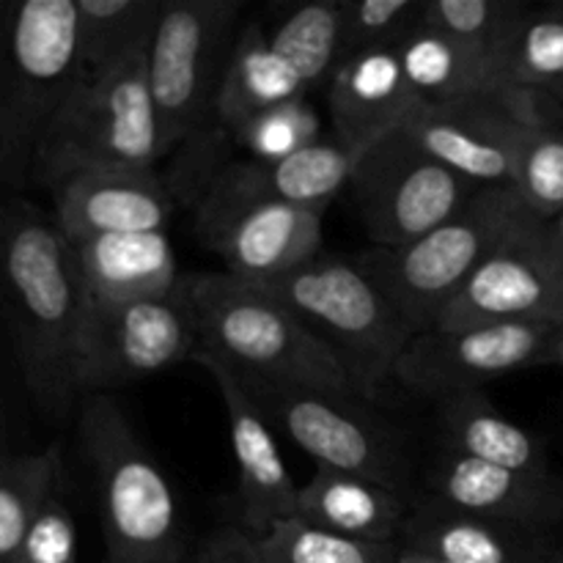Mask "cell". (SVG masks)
I'll list each match as a JSON object with an SVG mask.
<instances>
[{"label":"cell","instance_id":"obj_1","mask_svg":"<svg viewBox=\"0 0 563 563\" xmlns=\"http://www.w3.org/2000/svg\"><path fill=\"white\" fill-rule=\"evenodd\" d=\"M0 319L36 405L64 416L82 394L86 295L69 236L22 198L0 203Z\"/></svg>","mask_w":563,"mask_h":563},{"label":"cell","instance_id":"obj_2","mask_svg":"<svg viewBox=\"0 0 563 563\" xmlns=\"http://www.w3.org/2000/svg\"><path fill=\"white\" fill-rule=\"evenodd\" d=\"M198 333V352L245 379L352 394L333 352L262 286L223 273L179 278Z\"/></svg>","mask_w":563,"mask_h":563},{"label":"cell","instance_id":"obj_3","mask_svg":"<svg viewBox=\"0 0 563 563\" xmlns=\"http://www.w3.org/2000/svg\"><path fill=\"white\" fill-rule=\"evenodd\" d=\"M82 77L75 0H22L0 14V181L33 185L38 148Z\"/></svg>","mask_w":563,"mask_h":563},{"label":"cell","instance_id":"obj_4","mask_svg":"<svg viewBox=\"0 0 563 563\" xmlns=\"http://www.w3.org/2000/svg\"><path fill=\"white\" fill-rule=\"evenodd\" d=\"M80 449L93 473L110 563H179L185 526L174 487L108 394L82 405Z\"/></svg>","mask_w":563,"mask_h":563},{"label":"cell","instance_id":"obj_5","mask_svg":"<svg viewBox=\"0 0 563 563\" xmlns=\"http://www.w3.org/2000/svg\"><path fill=\"white\" fill-rule=\"evenodd\" d=\"M284 302L324 346L350 377L363 401H374L416 330L361 267L357 258L322 256L295 273L262 286Z\"/></svg>","mask_w":563,"mask_h":563},{"label":"cell","instance_id":"obj_6","mask_svg":"<svg viewBox=\"0 0 563 563\" xmlns=\"http://www.w3.org/2000/svg\"><path fill=\"white\" fill-rule=\"evenodd\" d=\"M163 157L146 49L80 77L44 135L33 185L53 190L86 170H154Z\"/></svg>","mask_w":563,"mask_h":563},{"label":"cell","instance_id":"obj_7","mask_svg":"<svg viewBox=\"0 0 563 563\" xmlns=\"http://www.w3.org/2000/svg\"><path fill=\"white\" fill-rule=\"evenodd\" d=\"M533 223L539 220L515 187H482L465 209L412 245L368 247L357 262L421 333L434 328L451 297L498 247Z\"/></svg>","mask_w":563,"mask_h":563},{"label":"cell","instance_id":"obj_8","mask_svg":"<svg viewBox=\"0 0 563 563\" xmlns=\"http://www.w3.org/2000/svg\"><path fill=\"white\" fill-rule=\"evenodd\" d=\"M236 20V0H163L148 47V88L165 154L207 135L240 33Z\"/></svg>","mask_w":563,"mask_h":563},{"label":"cell","instance_id":"obj_9","mask_svg":"<svg viewBox=\"0 0 563 563\" xmlns=\"http://www.w3.org/2000/svg\"><path fill=\"white\" fill-rule=\"evenodd\" d=\"M236 377V374H234ZM240 379L247 399L258 407L269 427L284 432L317 467L374 478L407 495L410 460L396 429L368 410V401L352 394L273 385Z\"/></svg>","mask_w":563,"mask_h":563},{"label":"cell","instance_id":"obj_10","mask_svg":"<svg viewBox=\"0 0 563 563\" xmlns=\"http://www.w3.org/2000/svg\"><path fill=\"white\" fill-rule=\"evenodd\" d=\"M350 190L372 247L396 251L454 218L482 187L445 168L401 130L357 157Z\"/></svg>","mask_w":563,"mask_h":563},{"label":"cell","instance_id":"obj_11","mask_svg":"<svg viewBox=\"0 0 563 563\" xmlns=\"http://www.w3.org/2000/svg\"><path fill=\"white\" fill-rule=\"evenodd\" d=\"M198 333L179 284L170 295L148 300L91 306L82 319V394H104L170 366L192 361Z\"/></svg>","mask_w":563,"mask_h":563},{"label":"cell","instance_id":"obj_12","mask_svg":"<svg viewBox=\"0 0 563 563\" xmlns=\"http://www.w3.org/2000/svg\"><path fill=\"white\" fill-rule=\"evenodd\" d=\"M561 324L493 322L429 328L412 335L394 368L401 388L449 399L520 368L548 366Z\"/></svg>","mask_w":563,"mask_h":563},{"label":"cell","instance_id":"obj_13","mask_svg":"<svg viewBox=\"0 0 563 563\" xmlns=\"http://www.w3.org/2000/svg\"><path fill=\"white\" fill-rule=\"evenodd\" d=\"M493 322L563 324V256L553 223L511 236L462 284L434 328Z\"/></svg>","mask_w":563,"mask_h":563},{"label":"cell","instance_id":"obj_14","mask_svg":"<svg viewBox=\"0 0 563 563\" xmlns=\"http://www.w3.org/2000/svg\"><path fill=\"white\" fill-rule=\"evenodd\" d=\"M553 102L515 104L498 99L427 104L412 113L407 135L438 163L478 187H511L517 152L528 130L555 121Z\"/></svg>","mask_w":563,"mask_h":563},{"label":"cell","instance_id":"obj_15","mask_svg":"<svg viewBox=\"0 0 563 563\" xmlns=\"http://www.w3.org/2000/svg\"><path fill=\"white\" fill-rule=\"evenodd\" d=\"M324 212L291 203H198L196 229L225 273L264 286L322 253Z\"/></svg>","mask_w":563,"mask_h":563},{"label":"cell","instance_id":"obj_16","mask_svg":"<svg viewBox=\"0 0 563 563\" xmlns=\"http://www.w3.org/2000/svg\"><path fill=\"white\" fill-rule=\"evenodd\" d=\"M192 363H198L212 377L220 399H223L231 451H234L236 462L242 528L258 539L267 537L275 526L295 520L300 484L291 478L289 467H286L278 440H275V429L247 399L234 372L207 355H196Z\"/></svg>","mask_w":563,"mask_h":563},{"label":"cell","instance_id":"obj_17","mask_svg":"<svg viewBox=\"0 0 563 563\" xmlns=\"http://www.w3.org/2000/svg\"><path fill=\"white\" fill-rule=\"evenodd\" d=\"M421 99L407 82L399 49H368L341 58L328 80L333 137L363 157L410 124Z\"/></svg>","mask_w":563,"mask_h":563},{"label":"cell","instance_id":"obj_18","mask_svg":"<svg viewBox=\"0 0 563 563\" xmlns=\"http://www.w3.org/2000/svg\"><path fill=\"white\" fill-rule=\"evenodd\" d=\"M49 192L53 218L69 240L165 231L176 212L174 192L154 170H86Z\"/></svg>","mask_w":563,"mask_h":563},{"label":"cell","instance_id":"obj_19","mask_svg":"<svg viewBox=\"0 0 563 563\" xmlns=\"http://www.w3.org/2000/svg\"><path fill=\"white\" fill-rule=\"evenodd\" d=\"M429 498L460 511L548 531L563 517V482L553 473H522L440 451L429 465Z\"/></svg>","mask_w":563,"mask_h":563},{"label":"cell","instance_id":"obj_20","mask_svg":"<svg viewBox=\"0 0 563 563\" xmlns=\"http://www.w3.org/2000/svg\"><path fill=\"white\" fill-rule=\"evenodd\" d=\"M357 157L335 137H322L313 146L286 159H231L209 179L198 203H291L328 212L333 198L350 185Z\"/></svg>","mask_w":563,"mask_h":563},{"label":"cell","instance_id":"obj_21","mask_svg":"<svg viewBox=\"0 0 563 563\" xmlns=\"http://www.w3.org/2000/svg\"><path fill=\"white\" fill-rule=\"evenodd\" d=\"M396 548L445 563H544L542 531L460 511L443 500L412 504Z\"/></svg>","mask_w":563,"mask_h":563},{"label":"cell","instance_id":"obj_22","mask_svg":"<svg viewBox=\"0 0 563 563\" xmlns=\"http://www.w3.org/2000/svg\"><path fill=\"white\" fill-rule=\"evenodd\" d=\"M69 242L82 295L91 306L170 295L181 278L174 242L165 231L99 234Z\"/></svg>","mask_w":563,"mask_h":563},{"label":"cell","instance_id":"obj_23","mask_svg":"<svg viewBox=\"0 0 563 563\" xmlns=\"http://www.w3.org/2000/svg\"><path fill=\"white\" fill-rule=\"evenodd\" d=\"M412 500L374 478L317 467L300 484L295 520L357 542L396 544Z\"/></svg>","mask_w":563,"mask_h":563},{"label":"cell","instance_id":"obj_24","mask_svg":"<svg viewBox=\"0 0 563 563\" xmlns=\"http://www.w3.org/2000/svg\"><path fill=\"white\" fill-rule=\"evenodd\" d=\"M401 69L418 99L427 104L498 99V102H548L533 93L517 91L504 66L473 53L451 36L418 25L399 47Z\"/></svg>","mask_w":563,"mask_h":563},{"label":"cell","instance_id":"obj_25","mask_svg":"<svg viewBox=\"0 0 563 563\" xmlns=\"http://www.w3.org/2000/svg\"><path fill=\"white\" fill-rule=\"evenodd\" d=\"M440 440L449 454L522 473H550L548 454L537 434L522 429L482 394L440 399Z\"/></svg>","mask_w":563,"mask_h":563},{"label":"cell","instance_id":"obj_26","mask_svg":"<svg viewBox=\"0 0 563 563\" xmlns=\"http://www.w3.org/2000/svg\"><path fill=\"white\" fill-rule=\"evenodd\" d=\"M82 75L152 47L163 0H75Z\"/></svg>","mask_w":563,"mask_h":563},{"label":"cell","instance_id":"obj_27","mask_svg":"<svg viewBox=\"0 0 563 563\" xmlns=\"http://www.w3.org/2000/svg\"><path fill=\"white\" fill-rule=\"evenodd\" d=\"M60 445L0 460V563H16L42 506L55 495Z\"/></svg>","mask_w":563,"mask_h":563},{"label":"cell","instance_id":"obj_28","mask_svg":"<svg viewBox=\"0 0 563 563\" xmlns=\"http://www.w3.org/2000/svg\"><path fill=\"white\" fill-rule=\"evenodd\" d=\"M528 5L520 0H423L421 25L504 66ZM509 77V75H506Z\"/></svg>","mask_w":563,"mask_h":563},{"label":"cell","instance_id":"obj_29","mask_svg":"<svg viewBox=\"0 0 563 563\" xmlns=\"http://www.w3.org/2000/svg\"><path fill=\"white\" fill-rule=\"evenodd\" d=\"M273 47L289 60L306 88L330 80L341 53V0H311L286 11L269 27Z\"/></svg>","mask_w":563,"mask_h":563},{"label":"cell","instance_id":"obj_30","mask_svg":"<svg viewBox=\"0 0 563 563\" xmlns=\"http://www.w3.org/2000/svg\"><path fill=\"white\" fill-rule=\"evenodd\" d=\"M517 91L563 104V3L528 9L506 58Z\"/></svg>","mask_w":563,"mask_h":563},{"label":"cell","instance_id":"obj_31","mask_svg":"<svg viewBox=\"0 0 563 563\" xmlns=\"http://www.w3.org/2000/svg\"><path fill=\"white\" fill-rule=\"evenodd\" d=\"M511 187L542 223H559L563 218V126L559 121L528 130L517 152Z\"/></svg>","mask_w":563,"mask_h":563},{"label":"cell","instance_id":"obj_32","mask_svg":"<svg viewBox=\"0 0 563 563\" xmlns=\"http://www.w3.org/2000/svg\"><path fill=\"white\" fill-rule=\"evenodd\" d=\"M322 141V115L306 97L269 108L234 132L231 143L247 159H286Z\"/></svg>","mask_w":563,"mask_h":563},{"label":"cell","instance_id":"obj_33","mask_svg":"<svg viewBox=\"0 0 563 563\" xmlns=\"http://www.w3.org/2000/svg\"><path fill=\"white\" fill-rule=\"evenodd\" d=\"M275 563H399V548L333 537L300 520L275 526L262 537Z\"/></svg>","mask_w":563,"mask_h":563},{"label":"cell","instance_id":"obj_34","mask_svg":"<svg viewBox=\"0 0 563 563\" xmlns=\"http://www.w3.org/2000/svg\"><path fill=\"white\" fill-rule=\"evenodd\" d=\"M423 0H341V58L368 49H399L421 25Z\"/></svg>","mask_w":563,"mask_h":563},{"label":"cell","instance_id":"obj_35","mask_svg":"<svg viewBox=\"0 0 563 563\" xmlns=\"http://www.w3.org/2000/svg\"><path fill=\"white\" fill-rule=\"evenodd\" d=\"M16 563H77V528L69 506L58 493L33 520Z\"/></svg>","mask_w":563,"mask_h":563},{"label":"cell","instance_id":"obj_36","mask_svg":"<svg viewBox=\"0 0 563 563\" xmlns=\"http://www.w3.org/2000/svg\"><path fill=\"white\" fill-rule=\"evenodd\" d=\"M192 563H275L258 537L245 528L225 526L218 528L198 550Z\"/></svg>","mask_w":563,"mask_h":563},{"label":"cell","instance_id":"obj_37","mask_svg":"<svg viewBox=\"0 0 563 563\" xmlns=\"http://www.w3.org/2000/svg\"><path fill=\"white\" fill-rule=\"evenodd\" d=\"M550 366H563V324L555 333L553 341V350H550Z\"/></svg>","mask_w":563,"mask_h":563},{"label":"cell","instance_id":"obj_38","mask_svg":"<svg viewBox=\"0 0 563 563\" xmlns=\"http://www.w3.org/2000/svg\"><path fill=\"white\" fill-rule=\"evenodd\" d=\"M399 563H445V561L427 559V555H416V553H405V550H399Z\"/></svg>","mask_w":563,"mask_h":563},{"label":"cell","instance_id":"obj_39","mask_svg":"<svg viewBox=\"0 0 563 563\" xmlns=\"http://www.w3.org/2000/svg\"><path fill=\"white\" fill-rule=\"evenodd\" d=\"M553 231H555V245H559V251L563 256V218L559 220V223H553Z\"/></svg>","mask_w":563,"mask_h":563},{"label":"cell","instance_id":"obj_40","mask_svg":"<svg viewBox=\"0 0 563 563\" xmlns=\"http://www.w3.org/2000/svg\"><path fill=\"white\" fill-rule=\"evenodd\" d=\"M544 563H563V548H555L553 553H550L548 559H544Z\"/></svg>","mask_w":563,"mask_h":563},{"label":"cell","instance_id":"obj_41","mask_svg":"<svg viewBox=\"0 0 563 563\" xmlns=\"http://www.w3.org/2000/svg\"><path fill=\"white\" fill-rule=\"evenodd\" d=\"M5 3H9V0H0V14H3V9H5Z\"/></svg>","mask_w":563,"mask_h":563}]
</instances>
